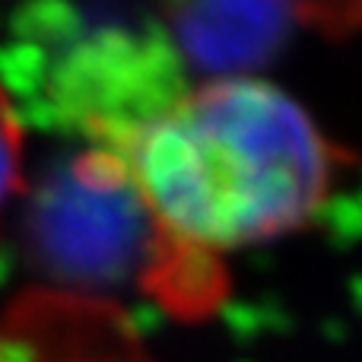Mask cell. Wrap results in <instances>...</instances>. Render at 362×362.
<instances>
[{
  "instance_id": "obj_4",
  "label": "cell",
  "mask_w": 362,
  "mask_h": 362,
  "mask_svg": "<svg viewBox=\"0 0 362 362\" xmlns=\"http://www.w3.org/2000/svg\"><path fill=\"white\" fill-rule=\"evenodd\" d=\"M19 165H23V140H19V124L0 89V213L6 200L19 187Z\"/></svg>"
},
{
  "instance_id": "obj_2",
  "label": "cell",
  "mask_w": 362,
  "mask_h": 362,
  "mask_svg": "<svg viewBox=\"0 0 362 362\" xmlns=\"http://www.w3.org/2000/svg\"><path fill=\"white\" fill-rule=\"evenodd\" d=\"M35 257L74 283H118L156 264H178L131 172L115 153L89 150L54 165L29 204Z\"/></svg>"
},
{
  "instance_id": "obj_3",
  "label": "cell",
  "mask_w": 362,
  "mask_h": 362,
  "mask_svg": "<svg viewBox=\"0 0 362 362\" xmlns=\"http://www.w3.org/2000/svg\"><path fill=\"white\" fill-rule=\"evenodd\" d=\"M299 13V0H169L185 61L216 76L245 74L274 57Z\"/></svg>"
},
{
  "instance_id": "obj_5",
  "label": "cell",
  "mask_w": 362,
  "mask_h": 362,
  "mask_svg": "<svg viewBox=\"0 0 362 362\" xmlns=\"http://www.w3.org/2000/svg\"><path fill=\"white\" fill-rule=\"evenodd\" d=\"M302 10L327 23H362V0H299Z\"/></svg>"
},
{
  "instance_id": "obj_1",
  "label": "cell",
  "mask_w": 362,
  "mask_h": 362,
  "mask_svg": "<svg viewBox=\"0 0 362 362\" xmlns=\"http://www.w3.org/2000/svg\"><path fill=\"white\" fill-rule=\"evenodd\" d=\"M178 261L267 242L302 226L334 187L337 150L289 95L223 80L137 121L112 146Z\"/></svg>"
}]
</instances>
